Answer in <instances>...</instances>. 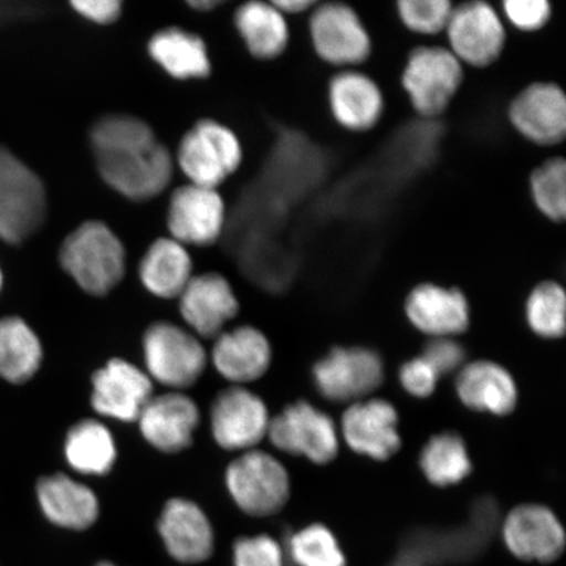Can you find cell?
I'll return each instance as SVG.
<instances>
[{
    "mask_svg": "<svg viewBox=\"0 0 566 566\" xmlns=\"http://www.w3.org/2000/svg\"><path fill=\"white\" fill-rule=\"evenodd\" d=\"M272 344L251 324L233 325L212 339L209 365L229 386L250 387L271 369Z\"/></svg>",
    "mask_w": 566,
    "mask_h": 566,
    "instance_id": "15",
    "label": "cell"
},
{
    "mask_svg": "<svg viewBox=\"0 0 566 566\" xmlns=\"http://www.w3.org/2000/svg\"><path fill=\"white\" fill-rule=\"evenodd\" d=\"M154 381L129 359L111 358L91 377L90 405L101 420L136 423L153 398Z\"/></svg>",
    "mask_w": 566,
    "mask_h": 566,
    "instance_id": "8",
    "label": "cell"
},
{
    "mask_svg": "<svg viewBox=\"0 0 566 566\" xmlns=\"http://www.w3.org/2000/svg\"><path fill=\"white\" fill-rule=\"evenodd\" d=\"M148 52L155 62L177 80H200L210 73V61L203 41L179 28H169L155 34Z\"/></svg>",
    "mask_w": 566,
    "mask_h": 566,
    "instance_id": "29",
    "label": "cell"
},
{
    "mask_svg": "<svg viewBox=\"0 0 566 566\" xmlns=\"http://www.w3.org/2000/svg\"><path fill=\"white\" fill-rule=\"evenodd\" d=\"M343 434L358 454L386 460L400 448L398 413L385 400L356 402L343 417Z\"/></svg>",
    "mask_w": 566,
    "mask_h": 566,
    "instance_id": "23",
    "label": "cell"
},
{
    "mask_svg": "<svg viewBox=\"0 0 566 566\" xmlns=\"http://www.w3.org/2000/svg\"><path fill=\"white\" fill-rule=\"evenodd\" d=\"M42 359L41 339L23 318L9 316L0 321V377L23 385L39 373Z\"/></svg>",
    "mask_w": 566,
    "mask_h": 566,
    "instance_id": "28",
    "label": "cell"
},
{
    "mask_svg": "<svg viewBox=\"0 0 566 566\" xmlns=\"http://www.w3.org/2000/svg\"><path fill=\"white\" fill-rule=\"evenodd\" d=\"M46 196L40 177L0 147V239L19 244L45 221Z\"/></svg>",
    "mask_w": 566,
    "mask_h": 566,
    "instance_id": "5",
    "label": "cell"
},
{
    "mask_svg": "<svg viewBox=\"0 0 566 566\" xmlns=\"http://www.w3.org/2000/svg\"><path fill=\"white\" fill-rule=\"evenodd\" d=\"M177 301L184 327L203 343L212 342L230 328L240 311L235 290L217 272L193 275Z\"/></svg>",
    "mask_w": 566,
    "mask_h": 566,
    "instance_id": "14",
    "label": "cell"
},
{
    "mask_svg": "<svg viewBox=\"0 0 566 566\" xmlns=\"http://www.w3.org/2000/svg\"><path fill=\"white\" fill-rule=\"evenodd\" d=\"M507 116L514 129L531 144L556 146L566 134L564 91L555 83H531L513 98Z\"/></svg>",
    "mask_w": 566,
    "mask_h": 566,
    "instance_id": "18",
    "label": "cell"
},
{
    "mask_svg": "<svg viewBox=\"0 0 566 566\" xmlns=\"http://www.w3.org/2000/svg\"><path fill=\"white\" fill-rule=\"evenodd\" d=\"M158 533L167 554L177 563L201 564L214 554V527L193 500L181 495L167 500L159 515Z\"/></svg>",
    "mask_w": 566,
    "mask_h": 566,
    "instance_id": "16",
    "label": "cell"
},
{
    "mask_svg": "<svg viewBox=\"0 0 566 566\" xmlns=\"http://www.w3.org/2000/svg\"><path fill=\"white\" fill-rule=\"evenodd\" d=\"M272 4L285 17L286 13L289 15H300V13L314 10L317 2H314V0H277Z\"/></svg>",
    "mask_w": 566,
    "mask_h": 566,
    "instance_id": "41",
    "label": "cell"
},
{
    "mask_svg": "<svg viewBox=\"0 0 566 566\" xmlns=\"http://www.w3.org/2000/svg\"><path fill=\"white\" fill-rule=\"evenodd\" d=\"M266 438L285 454L317 464L332 462L338 451L334 421L306 401L294 402L272 417Z\"/></svg>",
    "mask_w": 566,
    "mask_h": 566,
    "instance_id": "10",
    "label": "cell"
},
{
    "mask_svg": "<svg viewBox=\"0 0 566 566\" xmlns=\"http://www.w3.org/2000/svg\"><path fill=\"white\" fill-rule=\"evenodd\" d=\"M233 566H286L285 552L266 534L240 536L232 544Z\"/></svg>",
    "mask_w": 566,
    "mask_h": 566,
    "instance_id": "36",
    "label": "cell"
},
{
    "mask_svg": "<svg viewBox=\"0 0 566 566\" xmlns=\"http://www.w3.org/2000/svg\"><path fill=\"white\" fill-rule=\"evenodd\" d=\"M235 23L248 51L260 60H273L285 52L289 28L285 17L272 3L250 2L237 11Z\"/></svg>",
    "mask_w": 566,
    "mask_h": 566,
    "instance_id": "30",
    "label": "cell"
},
{
    "mask_svg": "<svg viewBox=\"0 0 566 566\" xmlns=\"http://www.w3.org/2000/svg\"><path fill=\"white\" fill-rule=\"evenodd\" d=\"M457 391L467 407L499 416L511 413L518 398L512 375L488 360L465 366L459 374Z\"/></svg>",
    "mask_w": 566,
    "mask_h": 566,
    "instance_id": "26",
    "label": "cell"
},
{
    "mask_svg": "<svg viewBox=\"0 0 566 566\" xmlns=\"http://www.w3.org/2000/svg\"><path fill=\"white\" fill-rule=\"evenodd\" d=\"M94 566H117L116 564H113L111 562H101L95 564Z\"/></svg>",
    "mask_w": 566,
    "mask_h": 566,
    "instance_id": "43",
    "label": "cell"
},
{
    "mask_svg": "<svg viewBox=\"0 0 566 566\" xmlns=\"http://www.w3.org/2000/svg\"><path fill=\"white\" fill-rule=\"evenodd\" d=\"M310 34L316 54L331 66L354 69L371 54V39L363 19L345 3H317L311 11Z\"/></svg>",
    "mask_w": 566,
    "mask_h": 566,
    "instance_id": "9",
    "label": "cell"
},
{
    "mask_svg": "<svg viewBox=\"0 0 566 566\" xmlns=\"http://www.w3.org/2000/svg\"><path fill=\"white\" fill-rule=\"evenodd\" d=\"M224 222V202L216 189L188 184L177 189L169 201L168 228L182 245L214 244Z\"/></svg>",
    "mask_w": 566,
    "mask_h": 566,
    "instance_id": "19",
    "label": "cell"
},
{
    "mask_svg": "<svg viewBox=\"0 0 566 566\" xmlns=\"http://www.w3.org/2000/svg\"><path fill=\"white\" fill-rule=\"evenodd\" d=\"M201 421V408L192 396L166 391L148 400L136 423L151 449L165 455H179L192 448Z\"/></svg>",
    "mask_w": 566,
    "mask_h": 566,
    "instance_id": "13",
    "label": "cell"
},
{
    "mask_svg": "<svg viewBox=\"0 0 566 566\" xmlns=\"http://www.w3.org/2000/svg\"><path fill=\"white\" fill-rule=\"evenodd\" d=\"M504 541L523 562L552 563L563 555L565 533L560 521L542 505H522L506 516Z\"/></svg>",
    "mask_w": 566,
    "mask_h": 566,
    "instance_id": "21",
    "label": "cell"
},
{
    "mask_svg": "<svg viewBox=\"0 0 566 566\" xmlns=\"http://www.w3.org/2000/svg\"><path fill=\"white\" fill-rule=\"evenodd\" d=\"M63 455L71 471L86 478H105L115 470L118 446L115 434L98 417L71 424L63 442Z\"/></svg>",
    "mask_w": 566,
    "mask_h": 566,
    "instance_id": "25",
    "label": "cell"
},
{
    "mask_svg": "<svg viewBox=\"0 0 566 566\" xmlns=\"http://www.w3.org/2000/svg\"><path fill=\"white\" fill-rule=\"evenodd\" d=\"M406 310L417 329L436 338L451 337L469 328V302L457 289L422 283L408 295Z\"/></svg>",
    "mask_w": 566,
    "mask_h": 566,
    "instance_id": "24",
    "label": "cell"
},
{
    "mask_svg": "<svg viewBox=\"0 0 566 566\" xmlns=\"http://www.w3.org/2000/svg\"><path fill=\"white\" fill-rule=\"evenodd\" d=\"M505 19L521 32H536L546 27L552 17L547 0H506L502 3Z\"/></svg>",
    "mask_w": 566,
    "mask_h": 566,
    "instance_id": "37",
    "label": "cell"
},
{
    "mask_svg": "<svg viewBox=\"0 0 566 566\" xmlns=\"http://www.w3.org/2000/svg\"><path fill=\"white\" fill-rule=\"evenodd\" d=\"M271 419L266 402L250 387L221 389L209 408L212 441L219 449L235 455L259 449L268 436Z\"/></svg>",
    "mask_w": 566,
    "mask_h": 566,
    "instance_id": "7",
    "label": "cell"
},
{
    "mask_svg": "<svg viewBox=\"0 0 566 566\" xmlns=\"http://www.w3.org/2000/svg\"><path fill=\"white\" fill-rule=\"evenodd\" d=\"M193 263L186 245L174 239L151 244L139 264L142 285L159 300H177L193 277Z\"/></svg>",
    "mask_w": 566,
    "mask_h": 566,
    "instance_id": "27",
    "label": "cell"
},
{
    "mask_svg": "<svg viewBox=\"0 0 566 566\" xmlns=\"http://www.w3.org/2000/svg\"><path fill=\"white\" fill-rule=\"evenodd\" d=\"M219 3L214 2V0H198V2H192L190 6L193 7L196 10L200 11H209L214 9Z\"/></svg>",
    "mask_w": 566,
    "mask_h": 566,
    "instance_id": "42",
    "label": "cell"
},
{
    "mask_svg": "<svg viewBox=\"0 0 566 566\" xmlns=\"http://www.w3.org/2000/svg\"><path fill=\"white\" fill-rule=\"evenodd\" d=\"M35 495L42 514L56 527L81 533L94 527L101 518L102 505L96 492L67 473L41 478Z\"/></svg>",
    "mask_w": 566,
    "mask_h": 566,
    "instance_id": "20",
    "label": "cell"
},
{
    "mask_svg": "<svg viewBox=\"0 0 566 566\" xmlns=\"http://www.w3.org/2000/svg\"><path fill=\"white\" fill-rule=\"evenodd\" d=\"M433 367L438 377L454 373L462 366L464 350L462 345L450 337H438L427 345L422 356Z\"/></svg>",
    "mask_w": 566,
    "mask_h": 566,
    "instance_id": "38",
    "label": "cell"
},
{
    "mask_svg": "<svg viewBox=\"0 0 566 566\" xmlns=\"http://www.w3.org/2000/svg\"><path fill=\"white\" fill-rule=\"evenodd\" d=\"M177 159L190 184L216 189L237 171L242 147L228 127L205 119L184 136Z\"/></svg>",
    "mask_w": 566,
    "mask_h": 566,
    "instance_id": "11",
    "label": "cell"
},
{
    "mask_svg": "<svg viewBox=\"0 0 566 566\" xmlns=\"http://www.w3.org/2000/svg\"><path fill=\"white\" fill-rule=\"evenodd\" d=\"M2 281H3V279H2V272H0V289H2Z\"/></svg>",
    "mask_w": 566,
    "mask_h": 566,
    "instance_id": "44",
    "label": "cell"
},
{
    "mask_svg": "<svg viewBox=\"0 0 566 566\" xmlns=\"http://www.w3.org/2000/svg\"><path fill=\"white\" fill-rule=\"evenodd\" d=\"M77 13L97 24H109L122 13L123 4L118 0H77L73 2Z\"/></svg>",
    "mask_w": 566,
    "mask_h": 566,
    "instance_id": "40",
    "label": "cell"
},
{
    "mask_svg": "<svg viewBox=\"0 0 566 566\" xmlns=\"http://www.w3.org/2000/svg\"><path fill=\"white\" fill-rule=\"evenodd\" d=\"M565 308L564 289L556 282H542L527 300L530 327L542 337H562L565 332Z\"/></svg>",
    "mask_w": 566,
    "mask_h": 566,
    "instance_id": "34",
    "label": "cell"
},
{
    "mask_svg": "<svg viewBox=\"0 0 566 566\" xmlns=\"http://www.w3.org/2000/svg\"><path fill=\"white\" fill-rule=\"evenodd\" d=\"M223 481L233 505L252 518L279 514L292 494L285 465L260 449L233 457L226 465Z\"/></svg>",
    "mask_w": 566,
    "mask_h": 566,
    "instance_id": "4",
    "label": "cell"
},
{
    "mask_svg": "<svg viewBox=\"0 0 566 566\" xmlns=\"http://www.w3.org/2000/svg\"><path fill=\"white\" fill-rule=\"evenodd\" d=\"M438 374L423 357L409 360L400 370L401 386L416 398H428L433 394Z\"/></svg>",
    "mask_w": 566,
    "mask_h": 566,
    "instance_id": "39",
    "label": "cell"
},
{
    "mask_svg": "<svg viewBox=\"0 0 566 566\" xmlns=\"http://www.w3.org/2000/svg\"><path fill=\"white\" fill-rule=\"evenodd\" d=\"M60 261L84 293L109 295L126 273V252L119 239L101 222L83 223L63 242Z\"/></svg>",
    "mask_w": 566,
    "mask_h": 566,
    "instance_id": "3",
    "label": "cell"
},
{
    "mask_svg": "<svg viewBox=\"0 0 566 566\" xmlns=\"http://www.w3.org/2000/svg\"><path fill=\"white\" fill-rule=\"evenodd\" d=\"M444 33L451 53L462 65L484 69L504 53V20L492 4L481 0L454 6Z\"/></svg>",
    "mask_w": 566,
    "mask_h": 566,
    "instance_id": "12",
    "label": "cell"
},
{
    "mask_svg": "<svg viewBox=\"0 0 566 566\" xmlns=\"http://www.w3.org/2000/svg\"><path fill=\"white\" fill-rule=\"evenodd\" d=\"M144 370L167 391L187 392L207 373L209 350L181 324L158 321L148 324L142 335Z\"/></svg>",
    "mask_w": 566,
    "mask_h": 566,
    "instance_id": "2",
    "label": "cell"
},
{
    "mask_svg": "<svg viewBox=\"0 0 566 566\" xmlns=\"http://www.w3.org/2000/svg\"><path fill=\"white\" fill-rule=\"evenodd\" d=\"M530 192L535 208L551 222L566 218V165L562 157L536 167L530 176Z\"/></svg>",
    "mask_w": 566,
    "mask_h": 566,
    "instance_id": "32",
    "label": "cell"
},
{
    "mask_svg": "<svg viewBox=\"0 0 566 566\" xmlns=\"http://www.w3.org/2000/svg\"><path fill=\"white\" fill-rule=\"evenodd\" d=\"M463 77V65L449 48L419 46L408 56L401 84L413 109L433 118L448 111Z\"/></svg>",
    "mask_w": 566,
    "mask_h": 566,
    "instance_id": "6",
    "label": "cell"
},
{
    "mask_svg": "<svg viewBox=\"0 0 566 566\" xmlns=\"http://www.w3.org/2000/svg\"><path fill=\"white\" fill-rule=\"evenodd\" d=\"M287 552L296 566H346L336 536L318 523L296 531L289 539Z\"/></svg>",
    "mask_w": 566,
    "mask_h": 566,
    "instance_id": "33",
    "label": "cell"
},
{
    "mask_svg": "<svg viewBox=\"0 0 566 566\" xmlns=\"http://www.w3.org/2000/svg\"><path fill=\"white\" fill-rule=\"evenodd\" d=\"M91 140L104 181L130 200H151L172 179L171 155L139 118L104 117L92 129Z\"/></svg>",
    "mask_w": 566,
    "mask_h": 566,
    "instance_id": "1",
    "label": "cell"
},
{
    "mask_svg": "<svg viewBox=\"0 0 566 566\" xmlns=\"http://www.w3.org/2000/svg\"><path fill=\"white\" fill-rule=\"evenodd\" d=\"M454 4L449 0H401L399 19L408 31L420 35H437L448 28Z\"/></svg>",
    "mask_w": 566,
    "mask_h": 566,
    "instance_id": "35",
    "label": "cell"
},
{
    "mask_svg": "<svg viewBox=\"0 0 566 566\" xmlns=\"http://www.w3.org/2000/svg\"><path fill=\"white\" fill-rule=\"evenodd\" d=\"M328 103L338 125L354 133L369 132L384 115V94L369 75L348 69L328 84Z\"/></svg>",
    "mask_w": 566,
    "mask_h": 566,
    "instance_id": "22",
    "label": "cell"
},
{
    "mask_svg": "<svg viewBox=\"0 0 566 566\" xmlns=\"http://www.w3.org/2000/svg\"><path fill=\"white\" fill-rule=\"evenodd\" d=\"M420 464L424 476L438 486L458 484L472 470L469 451L462 438L452 433L431 438L422 450Z\"/></svg>",
    "mask_w": 566,
    "mask_h": 566,
    "instance_id": "31",
    "label": "cell"
},
{
    "mask_svg": "<svg viewBox=\"0 0 566 566\" xmlns=\"http://www.w3.org/2000/svg\"><path fill=\"white\" fill-rule=\"evenodd\" d=\"M384 377L378 354L364 348L334 349L314 367L318 392L337 402L365 398L380 386Z\"/></svg>",
    "mask_w": 566,
    "mask_h": 566,
    "instance_id": "17",
    "label": "cell"
}]
</instances>
